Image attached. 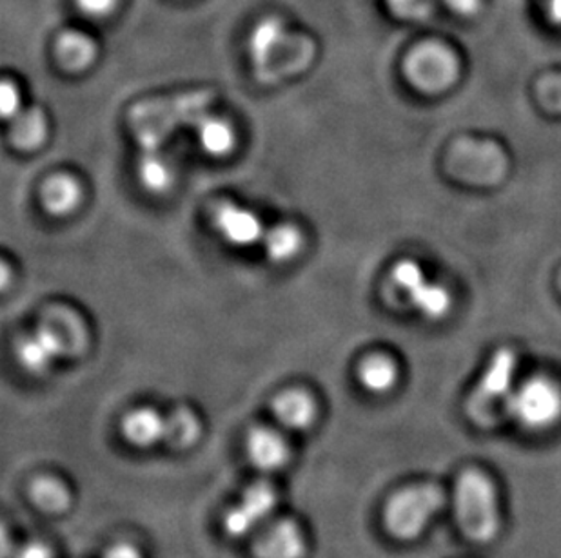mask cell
Segmentation results:
<instances>
[{
    "label": "cell",
    "instance_id": "obj_1",
    "mask_svg": "<svg viewBox=\"0 0 561 558\" xmlns=\"http://www.w3.org/2000/svg\"><path fill=\"white\" fill-rule=\"evenodd\" d=\"M456 516L461 532L477 543H489L500 527L493 485L485 475L469 469L456 483Z\"/></svg>",
    "mask_w": 561,
    "mask_h": 558
},
{
    "label": "cell",
    "instance_id": "obj_2",
    "mask_svg": "<svg viewBox=\"0 0 561 558\" xmlns=\"http://www.w3.org/2000/svg\"><path fill=\"white\" fill-rule=\"evenodd\" d=\"M444 504L438 486H416L392 497L386 508V526L394 537L409 540L424 532L431 516Z\"/></svg>",
    "mask_w": 561,
    "mask_h": 558
},
{
    "label": "cell",
    "instance_id": "obj_3",
    "mask_svg": "<svg viewBox=\"0 0 561 558\" xmlns=\"http://www.w3.org/2000/svg\"><path fill=\"white\" fill-rule=\"evenodd\" d=\"M514 370H516V356L513 350L502 348L494 353L488 372L483 374L480 385L467 403V411L477 425L489 427L496 421L499 405L503 399H507L513 386Z\"/></svg>",
    "mask_w": 561,
    "mask_h": 558
},
{
    "label": "cell",
    "instance_id": "obj_4",
    "mask_svg": "<svg viewBox=\"0 0 561 558\" xmlns=\"http://www.w3.org/2000/svg\"><path fill=\"white\" fill-rule=\"evenodd\" d=\"M508 410L529 428H547L561 417V392L549 380L527 381L508 400Z\"/></svg>",
    "mask_w": 561,
    "mask_h": 558
},
{
    "label": "cell",
    "instance_id": "obj_5",
    "mask_svg": "<svg viewBox=\"0 0 561 558\" xmlns=\"http://www.w3.org/2000/svg\"><path fill=\"white\" fill-rule=\"evenodd\" d=\"M411 84L424 93H439L458 79V62L449 49L439 44H424L414 49L405 63Z\"/></svg>",
    "mask_w": 561,
    "mask_h": 558
},
{
    "label": "cell",
    "instance_id": "obj_6",
    "mask_svg": "<svg viewBox=\"0 0 561 558\" xmlns=\"http://www.w3.org/2000/svg\"><path fill=\"white\" fill-rule=\"evenodd\" d=\"M392 281L408 298L409 305L430 319L444 317L450 309V295L438 283L427 281V276L416 261L403 259L392 269Z\"/></svg>",
    "mask_w": 561,
    "mask_h": 558
},
{
    "label": "cell",
    "instance_id": "obj_7",
    "mask_svg": "<svg viewBox=\"0 0 561 558\" xmlns=\"http://www.w3.org/2000/svg\"><path fill=\"white\" fill-rule=\"evenodd\" d=\"M41 327L46 328L59 342L62 358H77L88 347L84 322L66 306H55L44 314Z\"/></svg>",
    "mask_w": 561,
    "mask_h": 558
},
{
    "label": "cell",
    "instance_id": "obj_8",
    "mask_svg": "<svg viewBox=\"0 0 561 558\" xmlns=\"http://www.w3.org/2000/svg\"><path fill=\"white\" fill-rule=\"evenodd\" d=\"M215 226L220 236L237 247H248L264 237V226L253 212L233 204H224L215 214Z\"/></svg>",
    "mask_w": 561,
    "mask_h": 558
},
{
    "label": "cell",
    "instance_id": "obj_9",
    "mask_svg": "<svg viewBox=\"0 0 561 558\" xmlns=\"http://www.w3.org/2000/svg\"><path fill=\"white\" fill-rule=\"evenodd\" d=\"M15 358L22 369L30 374L43 375L54 367L55 359L60 356L59 342L55 337L38 325L37 330L21 337L15 345Z\"/></svg>",
    "mask_w": 561,
    "mask_h": 558
},
{
    "label": "cell",
    "instance_id": "obj_10",
    "mask_svg": "<svg viewBox=\"0 0 561 558\" xmlns=\"http://www.w3.org/2000/svg\"><path fill=\"white\" fill-rule=\"evenodd\" d=\"M253 551L256 558H302L306 543L295 522L282 521L256 538Z\"/></svg>",
    "mask_w": 561,
    "mask_h": 558
},
{
    "label": "cell",
    "instance_id": "obj_11",
    "mask_svg": "<svg viewBox=\"0 0 561 558\" xmlns=\"http://www.w3.org/2000/svg\"><path fill=\"white\" fill-rule=\"evenodd\" d=\"M248 455L256 468L275 472L287 463L289 447L275 430L254 428L248 438Z\"/></svg>",
    "mask_w": 561,
    "mask_h": 558
},
{
    "label": "cell",
    "instance_id": "obj_12",
    "mask_svg": "<svg viewBox=\"0 0 561 558\" xmlns=\"http://www.w3.org/2000/svg\"><path fill=\"white\" fill-rule=\"evenodd\" d=\"M43 206L46 211L55 217H66L75 211L82 200V187L79 182L69 174H57L46 179L41 190Z\"/></svg>",
    "mask_w": 561,
    "mask_h": 558
},
{
    "label": "cell",
    "instance_id": "obj_13",
    "mask_svg": "<svg viewBox=\"0 0 561 558\" xmlns=\"http://www.w3.org/2000/svg\"><path fill=\"white\" fill-rule=\"evenodd\" d=\"M276 419L291 430H306L317 417V405L308 392L289 391L276 397L273 403Z\"/></svg>",
    "mask_w": 561,
    "mask_h": 558
},
{
    "label": "cell",
    "instance_id": "obj_14",
    "mask_svg": "<svg viewBox=\"0 0 561 558\" xmlns=\"http://www.w3.org/2000/svg\"><path fill=\"white\" fill-rule=\"evenodd\" d=\"M123 432L133 446H153L164 439V419L153 408H137L124 417Z\"/></svg>",
    "mask_w": 561,
    "mask_h": 558
},
{
    "label": "cell",
    "instance_id": "obj_15",
    "mask_svg": "<svg viewBox=\"0 0 561 558\" xmlns=\"http://www.w3.org/2000/svg\"><path fill=\"white\" fill-rule=\"evenodd\" d=\"M46 116L37 107L32 109H22L19 115L11 120L10 142L13 148L21 151H32L37 149L46 140Z\"/></svg>",
    "mask_w": 561,
    "mask_h": 558
},
{
    "label": "cell",
    "instance_id": "obj_16",
    "mask_svg": "<svg viewBox=\"0 0 561 558\" xmlns=\"http://www.w3.org/2000/svg\"><path fill=\"white\" fill-rule=\"evenodd\" d=\"M95 43L82 33H64L57 43V58L69 71H82L95 60Z\"/></svg>",
    "mask_w": 561,
    "mask_h": 558
},
{
    "label": "cell",
    "instance_id": "obj_17",
    "mask_svg": "<svg viewBox=\"0 0 561 558\" xmlns=\"http://www.w3.org/2000/svg\"><path fill=\"white\" fill-rule=\"evenodd\" d=\"M284 38H286V30L278 19H265L264 22H260L250 40V54L254 66L259 69L264 68Z\"/></svg>",
    "mask_w": 561,
    "mask_h": 558
},
{
    "label": "cell",
    "instance_id": "obj_18",
    "mask_svg": "<svg viewBox=\"0 0 561 558\" xmlns=\"http://www.w3.org/2000/svg\"><path fill=\"white\" fill-rule=\"evenodd\" d=\"M265 253L276 264L291 261L302 251L304 236L295 225H276L270 232H265Z\"/></svg>",
    "mask_w": 561,
    "mask_h": 558
},
{
    "label": "cell",
    "instance_id": "obj_19",
    "mask_svg": "<svg viewBox=\"0 0 561 558\" xmlns=\"http://www.w3.org/2000/svg\"><path fill=\"white\" fill-rule=\"evenodd\" d=\"M201 425L190 410L176 408L168 419H164V439L175 450H187L198 441Z\"/></svg>",
    "mask_w": 561,
    "mask_h": 558
},
{
    "label": "cell",
    "instance_id": "obj_20",
    "mask_svg": "<svg viewBox=\"0 0 561 558\" xmlns=\"http://www.w3.org/2000/svg\"><path fill=\"white\" fill-rule=\"evenodd\" d=\"M358 375H360L362 385L366 386L367 391L381 394V392L391 391L397 383V364L386 356H371L360 364Z\"/></svg>",
    "mask_w": 561,
    "mask_h": 558
},
{
    "label": "cell",
    "instance_id": "obj_21",
    "mask_svg": "<svg viewBox=\"0 0 561 558\" xmlns=\"http://www.w3.org/2000/svg\"><path fill=\"white\" fill-rule=\"evenodd\" d=\"M198 140L206 153L226 156L234 146L233 127L222 118H206L198 127Z\"/></svg>",
    "mask_w": 561,
    "mask_h": 558
},
{
    "label": "cell",
    "instance_id": "obj_22",
    "mask_svg": "<svg viewBox=\"0 0 561 558\" xmlns=\"http://www.w3.org/2000/svg\"><path fill=\"white\" fill-rule=\"evenodd\" d=\"M30 496L38 510L44 513H62L71 502L69 491L59 479L41 477L30 488Z\"/></svg>",
    "mask_w": 561,
    "mask_h": 558
},
{
    "label": "cell",
    "instance_id": "obj_23",
    "mask_svg": "<svg viewBox=\"0 0 561 558\" xmlns=\"http://www.w3.org/2000/svg\"><path fill=\"white\" fill-rule=\"evenodd\" d=\"M138 176L146 189L162 193L171 185V168L159 154H148L138 165Z\"/></svg>",
    "mask_w": 561,
    "mask_h": 558
},
{
    "label": "cell",
    "instance_id": "obj_24",
    "mask_svg": "<svg viewBox=\"0 0 561 558\" xmlns=\"http://www.w3.org/2000/svg\"><path fill=\"white\" fill-rule=\"evenodd\" d=\"M240 504L244 505L245 510L250 511L256 521L262 522L265 516L270 515L271 511L275 510V490L270 485H264V483L253 485L248 488Z\"/></svg>",
    "mask_w": 561,
    "mask_h": 558
},
{
    "label": "cell",
    "instance_id": "obj_25",
    "mask_svg": "<svg viewBox=\"0 0 561 558\" xmlns=\"http://www.w3.org/2000/svg\"><path fill=\"white\" fill-rule=\"evenodd\" d=\"M259 526V521L245 510L244 505L239 504L231 508L224 519V527L231 537H245Z\"/></svg>",
    "mask_w": 561,
    "mask_h": 558
},
{
    "label": "cell",
    "instance_id": "obj_26",
    "mask_svg": "<svg viewBox=\"0 0 561 558\" xmlns=\"http://www.w3.org/2000/svg\"><path fill=\"white\" fill-rule=\"evenodd\" d=\"M21 112V91L10 80H0V120L11 121Z\"/></svg>",
    "mask_w": 561,
    "mask_h": 558
},
{
    "label": "cell",
    "instance_id": "obj_27",
    "mask_svg": "<svg viewBox=\"0 0 561 558\" xmlns=\"http://www.w3.org/2000/svg\"><path fill=\"white\" fill-rule=\"evenodd\" d=\"M117 0H77V5L85 15L104 16L115 8Z\"/></svg>",
    "mask_w": 561,
    "mask_h": 558
},
{
    "label": "cell",
    "instance_id": "obj_28",
    "mask_svg": "<svg viewBox=\"0 0 561 558\" xmlns=\"http://www.w3.org/2000/svg\"><path fill=\"white\" fill-rule=\"evenodd\" d=\"M15 558H54V551L46 544L32 543L24 546Z\"/></svg>",
    "mask_w": 561,
    "mask_h": 558
},
{
    "label": "cell",
    "instance_id": "obj_29",
    "mask_svg": "<svg viewBox=\"0 0 561 558\" xmlns=\"http://www.w3.org/2000/svg\"><path fill=\"white\" fill-rule=\"evenodd\" d=\"M104 558H142V555L133 544L121 543L107 549L106 557Z\"/></svg>",
    "mask_w": 561,
    "mask_h": 558
},
{
    "label": "cell",
    "instance_id": "obj_30",
    "mask_svg": "<svg viewBox=\"0 0 561 558\" xmlns=\"http://www.w3.org/2000/svg\"><path fill=\"white\" fill-rule=\"evenodd\" d=\"M447 4L460 15H472L478 10L480 0H447Z\"/></svg>",
    "mask_w": 561,
    "mask_h": 558
},
{
    "label": "cell",
    "instance_id": "obj_31",
    "mask_svg": "<svg viewBox=\"0 0 561 558\" xmlns=\"http://www.w3.org/2000/svg\"><path fill=\"white\" fill-rule=\"evenodd\" d=\"M11 554H13V540L5 526L0 524V558H10Z\"/></svg>",
    "mask_w": 561,
    "mask_h": 558
},
{
    "label": "cell",
    "instance_id": "obj_32",
    "mask_svg": "<svg viewBox=\"0 0 561 558\" xmlns=\"http://www.w3.org/2000/svg\"><path fill=\"white\" fill-rule=\"evenodd\" d=\"M11 283V269L10 265H5V261L0 259V292H4Z\"/></svg>",
    "mask_w": 561,
    "mask_h": 558
},
{
    "label": "cell",
    "instance_id": "obj_33",
    "mask_svg": "<svg viewBox=\"0 0 561 558\" xmlns=\"http://www.w3.org/2000/svg\"><path fill=\"white\" fill-rule=\"evenodd\" d=\"M552 21L561 24V0H551Z\"/></svg>",
    "mask_w": 561,
    "mask_h": 558
}]
</instances>
